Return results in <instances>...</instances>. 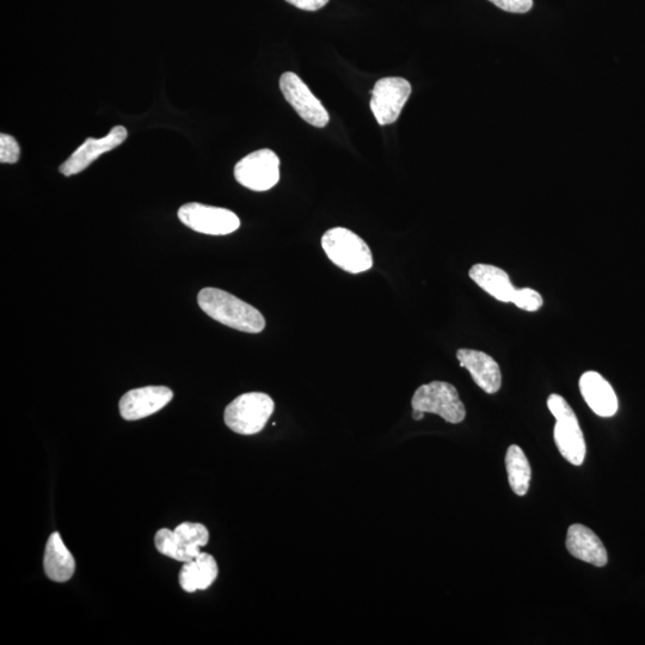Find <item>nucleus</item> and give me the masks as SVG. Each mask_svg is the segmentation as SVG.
Listing matches in <instances>:
<instances>
[{
    "instance_id": "nucleus-1",
    "label": "nucleus",
    "mask_w": 645,
    "mask_h": 645,
    "mask_svg": "<svg viewBox=\"0 0 645 645\" xmlns=\"http://www.w3.org/2000/svg\"><path fill=\"white\" fill-rule=\"evenodd\" d=\"M198 303L207 316L226 327L248 334H260L266 328V319L260 311L218 288H204L199 293Z\"/></svg>"
},
{
    "instance_id": "nucleus-2",
    "label": "nucleus",
    "mask_w": 645,
    "mask_h": 645,
    "mask_svg": "<svg viewBox=\"0 0 645 645\" xmlns=\"http://www.w3.org/2000/svg\"><path fill=\"white\" fill-rule=\"evenodd\" d=\"M322 247L329 260L350 274L367 272L373 257L367 243L353 231L335 227L324 233Z\"/></svg>"
},
{
    "instance_id": "nucleus-3",
    "label": "nucleus",
    "mask_w": 645,
    "mask_h": 645,
    "mask_svg": "<svg viewBox=\"0 0 645 645\" xmlns=\"http://www.w3.org/2000/svg\"><path fill=\"white\" fill-rule=\"evenodd\" d=\"M275 410L272 397L263 392H249L233 399L224 413L226 426L241 435L262 432Z\"/></svg>"
},
{
    "instance_id": "nucleus-4",
    "label": "nucleus",
    "mask_w": 645,
    "mask_h": 645,
    "mask_svg": "<svg viewBox=\"0 0 645 645\" xmlns=\"http://www.w3.org/2000/svg\"><path fill=\"white\" fill-rule=\"evenodd\" d=\"M411 407L425 414L439 415L452 425L463 422L466 416L465 405L459 397L458 390L446 382H432L420 386L411 399Z\"/></svg>"
},
{
    "instance_id": "nucleus-5",
    "label": "nucleus",
    "mask_w": 645,
    "mask_h": 645,
    "mask_svg": "<svg viewBox=\"0 0 645 645\" xmlns=\"http://www.w3.org/2000/svg\"><path fill=\"white\" fill-rule=\"evenodd\" d=\"M210 542V532L202 524L183 522L175 531L162 528L156 533V549L178 562H189L201 554L200 549Z\"/></svg>"
},
{
    "instance_id": "nucleus-6",
    "label": "nucleus",
    "mask_w": 645,
    "mask_h": 645,
    "mask_svg": "<svg viewBox=\"0 0 645 645\" xmlns=\"http://www.w3.org/2000/svg\"><path fill=\"white\" fill-rule=\"evenodd\" d=\"M235 177L245 188L267 192L280 180V159L272 150L255 151L237 163Z\"/></svg>"
},
{
    "instance_id": "nucleus-7",
    "label": "nucleus",
    "mask_w": 645,
    "mask_h": 645,
    "mask_svg": "<svg viewBox=\"0 0 645 645\" xmlns=\"http://www.w3.org/2000/svg\"><path fill=\"white\" fill-rule=\"evenodd\" d=\"M178 218L189 229L210 236L230 235L241 226V220L232 211L198 202L183 205L178 211Z\"/></svg>"
},
{
    "instance_id": "nucleus-8",
    "label": "nucleus",
    "mask_w": 645,
    "mask_h": 645,
    "mask_svg": "<svg viewBox=\"0 0 645 645\" xmlns=\"http://www.w3.org/2000/svg\"><path fill=\"white\" fill-rule=\"evenodd\" d=\"M411 95V85L407 79L387 77L374 85L371 109L380 126L391 125L401 115L405 103Z\"/></svg>"
},
{
    "instance_id": "nucleus-9",
    "label": "nucleus",
    "mask_w": 645,
    "mask_h": 645,
    "mask_svg": "<svg viewBox=\"0 0 645 645\" xmlns=\"http://www.w3.org/2000/svg\"><path fill=\"white\" fill-rule=\"evenodd\" d=\"M280 89L286 101L307 124L317 128H324L329 124L327 109L296 73H284L280 78Z\"/></svg>"
},
{
    "instance_id": "nucleus-10",
    "label": "nucleus",
    "mask_w": 645,
    "mask_h": 645,
    "mask_svg": "<svg viewBox=\"0 0 645 645\" xmlns=\"http://www.w3.org/2000/svg\"><path fill=\"white\" fill-rule=\"evenodd\" d=\"M174 397L169 387L146 386L128 391L120 399V414L126 421L145 419L158 413L171 402Z\"/></svg>"
},
{
    "instance_id": "nucleus-11",
    "label": "nucleus",
    "mask_w": 645,
    "mask_h": 645,
    "mask_svg": "<svg viewBox=\"0 0 645 645\" xmlns=\"http://www.w3.org/2000/svg\"><path fill=\"white\" fill-rule=\"evenodd\" d=\"M127 129L124 126H115L106 137L100 139L88 138L85 143L72 153L67 161L61 165L60 172L66 177L84 171L104 153L113 151L127 139Z\"/></svg>"
},
{
    "instance_id": "nucleus-12",
    "label": "nucleus",
    "mask_w": 645,
    "mask_h": 645,
    "mask_svg": "<svg viewBox=\"0 0 645 645\" xmlns=\"http://www.w3.org/2000/svg\"><path fill=\"white\" fill-rule=\"evenodd\" d=\"M457 358L460 366L466 368L475 382L484 392L493 395L499 392L502 385V374L499 364L490 355L479 350L459 349Z\"/></svg>"
},
{
    "instance_id": "nucleus-13",
    "label": "nucleus",
    "mask_w": 645,
    "mask_h": 645,
    "mask_svg": "<svg viewBox=\"0 0 645 645\" xmlns=\"http://www.w3.org/2000/svg\"><path fill=\"white\" fill-rule=\"evenodd\" d=\"M580 391L588 407L600 417H612L618 411V398L613 387L601 374L589 371L580 378Z\"/></svg>"
},
{
    "instance_id": "nucleus-14",
    "label": "nucleus",
    "mask_w": 645,
    "mask_h": 645,
    "mask_svg": "<svg viewBox=\"0 0 645 645\" xmlns=\"http://www.w3.org/2000/svg\"><path fill=\"white\" fill-rule=\"evenodd\" d=\"M565 544H567L570 555L580 559V561L599 568L605 567L607 564L608 556L604 544H602L597 534L586 526L580 524L571 525Z\"/></svg>"
},
{
    "instance_id": "nucleus-15",
    "label": "nucleus",
    "mask_w": 645,
    "mask_h": 645,
    "mask_svg": "<svg viewBox=\"0 0 645 645\" xmlns=\"http://www.w3.org/2000/svg\"><path fill=\"white\" fill-rule=\"evenodd\" d=\"M556 421L554 439L559 453L570 464L582 465L586 458V442L577 416Z\"/></svg>"
},
{
    "instance_id": "nucleus-16",
    "label": "nucleus",
    "mask_w": 645,
    "mask_h": 645,
    "mask_svg": "<svg viewBox=\"0 0 645 645\" xmlns=\"http://www.w3.org/2000/svg\"><path fill=\"white\" fill-rule=\"evenodd\" d=\"M218 575L217 561L212 555L201 552L192 561L184 563L178 581L184 592L194 593L206 591L218 579Z\"/></svg>"
},
{
    "instance_id": "nucleus-17",
    "label": "nucleus",
    "mask_w": 645,
    "mask_h": 645,
    "mask_svg": "<svg viewBox=\"0 0 645 645\" xmlns=\"http://www.w3.org/2000/svg\"><path fill=\"white\" fill-rule=\"evenodd\" d=\"M43 568L49 580L59 583L70 581L75 574V558L66 548L58 532L52 533L48 539Z\"/></svg>"
},
{
    "instance_id": "nucleus-18",
    "label": "nucleus",
    "mask_w": 645,
    "mask_h": 645,
    "mask_svg": "<svg viewBox=\"0 0 645 645\" xmlns=\"http://www.w3.org/2000/svg\"><path fill=\"white\" fill-rule=\"evenodd\" d=\"M469 275L471 280L491 297L502 303H511L516 288L505 270L491 264L479 263L470 269Z\"/></svg>"
},
{
    "instance_id": "nucleus-19",
    "label": "nucleus",
    "mask_w": 645,
    "mask_h": 645,
    "mask_svg": "<svg viewBox=\"0 0 645 645\" xmlns=\"http://www.w3.org/2000/svg\"><path fill=\"white\" fill-rule=\"evenodd\" d=\"M508 482L514 494L525 496L530 489L532 470L524 451L519 446L512 445L506 454Z\"/></svg>"
},
{
    "instance_id": "nucleus-20",
    "label": "nucleus",
    "mask_w": 645,
    "mask_h": 645,
    "mask_svg": "<svg viewBox=\"0 0 645 645\" xmlns=\"http://www.w3.org/2000/svg\"><path fill=\"white\" fill-rule=\"evenodd\" d=\"M511 303L521 310L536 312L543 306L544 301L537 291L524 288V290H515Z\"/></svg>"
},
{
    "instance_id": "nucleus-21",
    "label": "nucleus",
    "mask_w": 645,
    "mask_h": 645,
    "mask_svg": "<svg viewBox=\"0 0 645 645\" xmlns=\"http://www.w3.org/2000/svg\"><path fill=\"white\" fill-rule=\"evenodd\" d=\"M20 145L16 139L9 134H0V162L3 164H15L20 159Z\"/></svg>"
},
{
    "instance_id": "nucleus-22",
    "label": "nucleus",
    "mask_w": 645,
    "mask_h": 645,
    "mask_svg": "<svg viewBox=\"0 0 645 645\" xmlns=\"http://www.w3.org/2000/svg\"><path fill=\"white\" fill-rule=\"evenodd\" d=\"M489 2L513 14H526L533 6V0H489Z\"/></svg>"
},
{
    "instance_id": "nucleus-23",
    "label": "nucleus",
    "mask_w": 645,
    "mask_h": 645,
    "mask_svg": "<svg viewBox=\"0 0 645 645\" xmlns=\"http://www.w3.org/2000/svg\"><path fill=\"white\" fill-rule=\"evenodd\" d=\"M296 8L304 11H317L324 8L329 3V0H286Z\"/></svg>"
},
{
    "instance_id": "nucleus-24",
    "label": "nucleus",
    "mask_w": 645,
    "mask_h": 645,
    "mask_svg": "<svg viewBox=\"0 0 645 645\" xmlns=\"http://www.w3.org/2000/svg\"><path fill=\"white\" fill-rule=\"evenodd\" d=\"M425 415L426 414L422 413V411L413 410V419L415 421H421Z\"/></svg>"
}]
</instances>
